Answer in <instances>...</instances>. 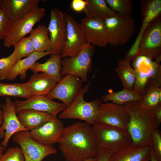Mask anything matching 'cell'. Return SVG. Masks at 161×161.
<instances>
[{"label": "cell", "instance_id": "6da1fadb", "mask_svg": "<svg viewBox=\"0 0 161 161\" xmlns=\"http://www.w3.org/2000/svg\"><path fill=\"white\" fill-rule=\"evenodd\" d=\"M58 143L66 161H85L95 157L98 152L92 126L85 122L64 128Z\"/></svg>", "mask_w": 161, "mask_h": 161}, {"label": "cell", "instance_id": "7a4b0ae2", "mask_svg": "<svg viewBox=\"0 0 161 161\" xmlns=\"http://www.w3.org/2000/svg\"><path fill=\"white\" fill-rule=\"evenodd\" d=\"M129 115L127 130L132 142L151 146V137L158 126L152 109L143 105L140 101L127 103L124 105Z\"/></svg>", "mask_w": 161, "mask_h": 161}, {"label": "cell", "instance_id": "3957f363", "mask_svg": "<svg viewBox=\"0 0 161 161\" xmlns=\"http://www.w3.org/2000/svg\"><path fill=\"white\" fill-rule=\"evenodd\" d=\"M92 125L98 151L113 154L132 142L127 130L96 122Z\"/></svg>", "mask_w": 161, "mask_h": 161}, {"label": "cell", "instance_id": "277c9868", "mask_svg": "<svg viewBox=\"0 0 161 161\" xmlns=\"http://www.w3.org/2000/svg\"><path fill=\"white\" fill-rule=\"evenodd\" d=\"M132 61V65L135 72L133 90L143 96L151 87H161L160 63L142 55H137Z\"/></svg>", "mask_w": 161, "mask_h": 161}, {"label": "cell", "instance_id": "5b68a950", "mask_svg": "<svg viewBox=\"0 0 161 161\" xmlns=\"http://www.w3.org/2000/svg\"><path fill=\"white\" fill-rule=\"evenodd\" d=\"M90 83L89 82L81 88L71 103L58 115L59 119H79L90 125L95 122L99 108L102 103L99 99L90 102L84 100V95L88 92Z\"/></svg>", "mask_w": 161, "mask_h": 161}, {"label": "cell", "instance_id": "8992f818", "mask_svg": "<svg viewBox=\"0 0 161 161\" xmlns=\"http://www.w3.org/2000/svg\"><path fill=\"white\" fill-rule=\"evenodd\" d=\"M108 34L109 44L114 46L126 44L136 30L135 21L131 16L116 14L104 19Z\"/></svg>", "mask_w": 161, "mask_h": 161}, {"label": "cell", "instance_id": "52a82bcc", "mask_svg": "<svg viewBox=\"0 0 161 161\" xmlns=\"http://www.w3.org/2000/svg\"><path fill=\"white\" fill-rule=\"evenodd\" d=\"M95 51V46L88 44L77 55L62 59L61 76L73 75L80 78L83 82L87 83L88 73L92 69V60Z\"/></svg>", "mask_w": 161, "mask_h": 161}, {"label": "cell", "instance_id": "ba28073f", "mask_svg": "<svg viewBox=\"0 0 161 161\" xmlns=\"http://www.w3.org/2000/svg\"><path fill=\"white\" fill-rule=\"evenodd\" d=\"M45 11L44 8L37 6L18 20L12 23L4 40V45L8 48L14 46L30 33L34 25L44 17Z\"/></svg>", "mask_w": 161, "mask_h": 161}, {"label": "cell", "instance_id": "9c48e42d", "mask_svg": "<svg viewBox=\"0 0 161 161\" xmlns=\"http://www.w3.org/2000/svg\"><path fill=\"white\" fill-rule=\"evenodd\" d=\"M138 54L159 63L161 61V15L153 20L144 32L138 46Z\"/></svg>", "mask_w": 161, "mask_h": 161}, {"label": "cell", "instance_id": "30bf717a", "mask_svg": "<svg viewBox=\"0 0 161 161\" xmlns=\"http://www.w3.org/2000/svg\"><path fill=\"white\" fill-rule=\"evenodd\" d=\"M13 136V141L21 147L25 161H42L47 156L57 152L53 145H45L35 141L29 131L18 132Z\"/></svg>", "mask_w": 161, "mask_h": 161}, {"label": "cell", "instance_id": "8fae6325", "mask_svg": "<svg viewBox=\"0 0 161 161\" xmlns=\"http://www.w3.org/2000/svg\"><path fill=\"white\" fill-rule=\"evenodd\" d=\"M140 15L142 24L140 30L134 44L126 54L124 59L131 61L138 54V46L144 32L150 23L161 15V0L140 1Z\"/></svg>", "mask_w": 161, "mask_h": 161}, {"label": "cell", "instance_id": "7c38bea8", "mask_svg": "<svg viewBox=\"0 0 161 161\" xmlns=\"http://www.w3.org/2000/svg\"><path fill=\"white\" fill-rule=\"evenodd\" d=\"M47 28L53 52L61 54L64 48L67 35L65 14L62 11L56 8L51 10Z\"/></svg>", "mask_w": 161, "mask_h": 161}, {"label": "cell", "instance_id": "4fadbf2b", "mask_svg": "<svg viewBox=\"0 0 161 161\" xmlns=\"http://www.w3.org/2000/svg\"><path fill=\"white\" fill-rule=\"evenodd\" d=\"M129 119L124 105L107 102L100 105L95 122L127 130Z\"/></svg>", "mask_w": 161, "mask_h": 161}, {"label": "cell", "instance_id": "5bb4252c", "mask_svg": "<svg viewBox=\"0 0 161 161\" xmlns=\"http://www.w3.org/2000/svg\"><path fill=\"white\" fill-rule=\"evenodd\" d=\"M83 36L89 44L101 47L109 44L104 19L86 16L80 24Z\"/></svg>", "mask_w": 161, "mask_h": 161}, {"label": "cell", "instance_id": "9a60e30c", "mask_svg": "<svg viewBox=\"0 0 161 161\" xmlns=\"http://www.w3.org/2000/svg\"><path fill=\"white\" fill-rule=\"evenodd\" d=\"M67 35L64 48L61 53L62 58L75 56L88 44L82 32L80 24L71 16L65 14Z\"/></svg>", "mask_w": 161, "mask_h": 161}, {"label": "cell", "instance_id": "2e32d148", "mask_svg": "<svg viewBox=\"0 0 161 161\" xmlns=\"http://www.w3.org/2000/svg\"><path fill=\"white\" fill-rule=\"evenodd\" d=\"M83 82L77 76L66 75L62 77L47 96L52 100H60L67 107L71 103L82 87Z\"/></svg>", "mask_w": 161, "mask_h": 161}, {"label": "cell", "instance_id": "e0dca14e", "mask_svg": "<svg viewBox=\"0 0 161 161\" xmlns=\"http://www.w3.org/2000/svg\"><path fill=\"white\" fill-rule=\"evenodd\" d=\"M14 103L16 114L23 110L30 109L57 116L66 107L64 103L55 102L47 96H33L25 100H16Z\"/></svg>", "mask_w": 161, "mask_h": 161}, {"label": "cell", "instance_id": "ac0fdd59", "mask_svg": "<svg viewBox=\"0 0 161 161\" xmlns=\"http://www.w3.org/2000/svg\"><path fill=\"white\" fill-rule=\"evenodd\" d=\"M3 123L1 128L5 132L4 138L0 144L6 150L11 137L16 133L20 131H29L20 123L16 113L14 102L9 97L5 98L2 105Z\"/></svg>", "mask_w": 161, "mask_h": 161}, {"label": "cell", "instance_id": "d6986e66", "mask_svg": "<svg viewBox=\"0 0 161 161\" xmlns=\"http://www.w3.org/2000/svg\"><path fill=\"white\" fill-rule=\"evenodd\" d=\"M64 129L62 121L57 116H54L40 127L29 133L32 138L40 143L52 146L58 143Z\"/></svg>", "mask_w": 161, "mask_h": 161}, {"label": "cell", "instance_id": "ffe728a7", "mask_svg": "<svg viewBox=\"0 0 161 161\" xmlns=\"http://www.w3.org/2000/svg\"><path fill=\"white\" fill-rule=\"evenodd\" d=\"M40 1V0H0V7L12 23L37 6Z\"/></svg>", "mask_w": 161, "mask_h": 161}, {"label": "cell", "instance_id": "44dd1931", "mask_svg": "<svg viewBox=\"0 0 161 161\" xmlns=\"http://www.w3.org/2000/svg\"><path fill=\"white\" fill-rule=\"evenodd\" d=\"M151 153V147L131 143L113 154L109 161H149Z\"/></svg>", "mask_w": 161, "mask_h": 161}, {"label": "cell", "instance_id": "7402d4cb", "mask_svg": "<svg viewBox=\"0 0 161 161\" xmlns=\"http://www.w3.org/2000/svg\"><path fill=\"white\" fill-rule=\"evenodd\" d=\"M17 114L21 123L29 131L40 127L55 116L30 109L22 110Z\"/></svg>", "mask_w": 161, "mask_h": 161}, {"label": "cell", "instance_id": "603a6c76", "mask_svg": "<svg viewBox=\"0 0 161 161\" xmlns=\"http://www.w3.org/2000/svg\"><path fill=\"white\" fill-rule=\"evenodd\" d=\"M53 52H35L25 58L17 61L8 72L5 79L13 80L19 75L21 79H24L27 70L30 69L37 61Z\"/></svg>", "mask_w": 161, "mask_h": 161}, {"label": "cell", "instance_id": "cb8c5ba5", "mask_svg": "<svg viewBox=\"0 0 161 161\" xmlns=\"http://www.w3.org/2000/svg\"><path fill=\"white\" fill-rule=\"evenodd\" d=\"M57 82L43 73H34L25 83L34 96H47Z\"/></svg>", "mask_w": 161, "mask_h": 161}, {"label": "cell", "instance_id": "d4e9b609", "mask_svg": "<svg viewBox=\"0 0 161 161\" xmlns=\"http://www.w3.org/2000/svg\"><path fill=\"white\" fill-rule=\"evenodd\" d=\"M44 63H35L30 69L34 73L41 72L50 76L58 82L62 77L60 72L61 68L62 57L61 54L53 52Z\"/></svg>", "mask_w": 161, "mask_h": 161}, {"label": "cell", "instance_id": "484cf974", "mask_svg": "<svg viewBox=\"0 0 161 161\" xmlns=\"http://www.w3.org/2000/svg\"><path fill=\"white\" fill-rule=\"evenodd\" d=\"M30 33L29 37L32 43L35 52H53L48 28L45 25H38L36 28L33 29Z\"/></svg>", "mask_w": 161, "mask_h": 161}, {"label": "cell", "instance_id": "4316f807", "mask_svg": "<svg viewBox=\"0 0 161 161\" xmlns=\"http://www.w3.org/2000/svg\"><path fill=\"white\" fill-rule=\"evenodd\" d=\"M86 5L83 12L87 17L105 19L116 13L107 5L105 0H86Z\"/></svg>", "mask_w": 161, "mask_h": 161}, {"label": "cell", "instance_id": "83f0119b", "mask_svg": "<svg viewBox=\"0 0 161 161\" xmlns=\"http://www.w3.org/2000/svg\"><path fill=\"white\" fill-rule=\"evenodd\" d=\"M115 71L122 83L123 89L132 90L135 80V72L130 62L124 59H119Z\"/></svg>", "mask_w": 161, "mask_h": 161}, {"label": "cell", "instance_id": "f1b7e54d", "mask_svg": "<svg viewBox=\"0 0 161 161\" xmlns=\"http://www.w3.org/2000/svg\"><path fill=\"white\" fill-rule=\"evenodd\" d=\"M142 98V96L133 90L123 89L118 92H110L103 96L102 99L106 103L111 101L114 104L123 105L129 102L141 101Z\"/></svg>", "mask_w": 161, "mask_h": 161}, {"label": "cell", "instance_id": "f546056e", "mask_svg": "<svg viewBox=\"0 0 161 161\" xmlns=\"http://www.w3.org/2000/svg\"><path fill=\"white\" fill-rule=\"evenodd\" d=\"M25 83H0V96L28 99L33 96Z\"/></svg>", "mask_w": 161, "mask_h": 161}, {"label": "cell", "instance_id": "4dcf8cb0", "mask_svg": "<svg viewBox=\"0 0 161 161\" xmlns=\"http://www.w3.org/2000/svg\"><path fill=\"white\" fill-rule=\"evenodd\" d=\"M108 6L115 13L125 16H131L133 3L131 0H105Z\"/></svg>", "mask_w": 161, "mask_h": 161}, {"label": "cell", "instance_id": "1f68e13d", "mask_svg": "<svg viewBox=\"0 0 161 161\" xmlns=\"http://www.w3.org/2000/svg\"><path fill=\"white\" fill-rule=\"evenodd\" d=\"M140 102L144 106L151 109L161 103V88L151 87L143 96Z\"/></svg>", "mask_w": 161, "mask_h": 161}, {"label": "cell", "instance_id": "d6a6232c", "mask_svg": "<svg viewBox=\"0 0 161 161\" xmlns=\"http://www.w3.org/2000/svg\"><path fill=\"white\" fill-rule=\"evenodd\" d=\"M14 46V51L18 60L29 56L35 52L32 43L29 36L21 38Z\"/></svg>", "mask_w": 161, "mask_h": 161}, {"label": "cell", "instance_id": "836d02e7", "mask_svg": "<svg viewBox=\"0 0 161 161\" xmlns=\"http://www.w3.org/2000/svg\"><path fill=\"white\" fill-rule=\"evenodd\" d=\"M18 60L15 52L9 56L0 59V80L5 79L7 74L12 66Z\"/></svg>", "mask_w": 161, "mask_h": 161}, {"label": "cell", "instance_id": "e575fe53", "mask_svg": "<svg viewBox=\"0 0 161 161\" xmlns=\"http://www.w3.org/2000/svg\"><path fill=\"white\" fill-rule=\"evenodd\" d=\"M150 141L152 153L158 161H161V134L158 128L152 134Z\"/></svg>", "mask_w": 161, "mask_h": 161}, {"label": "cell", "instance_id": "d590c367", "mask_svg": "<svg viewBox=\"0 0 161 161\" xmlns=\"http://www.w3.org/2000/svg\"><path fill=\"white\" fill-rule=\"evenodd\" d=\"M0 161H25L21 148L10 147L2 155Z\"/></svg>", "mask_w": 161, "mask_h": 161}, {"label": "cell", "instance_id": "8d00e7d4", "mask_svg": "<svg viewBox=\"0 0 161 161\" xmlns=\"http://www.w3.org/2000/svg\"><path fill=\"white\" fill-rule=\"evenodd\" d=\"M11 25L12 22L6 17L0 7V41L5 39Z\"/></svg>", "mask_w": 161, "mask_h": 161}, {"label": "cell", "instance_id": "74e56055", "mask_svg": "<svg viewBox=\"0 0 161 161\" xmlns=\"http://www.w3.org/2000/svg\"><path fill=\"white\" fill-rule=\"evenodd\" d=\"M86 4V0H73L71 2V6L74 11L81 12L83 11Z\"/></svg>", "mask_w": 161, "mask_h": 161}, {"label": "cell", "instance_id": "f35d334b", "mask_svg": "<svg viewBox=\"0 0 161 161\" xmlns=\"http://www.w3.org/2000/svg\"><path fill=\"white\" fill-rule=\"evenodd\" d=\"M153 114L156 120L158 127L161 123V103H160L152 108Z\"/></svg>", "mask_w": 161, "mask_h": 161}, {"label": "cell", "instance_id": "ab89813d", "mask_svg": "<svg viewBox=\"0 0 161 161\" xmlns=\"http://www.w3.org/2000/svg\"><path fill=\"white\" fill-rule=\"evenodd\" d=\"M112 154L110 152L98 151L96 161H109Z\"/></svg>", "mask_w": 161, "mask_h": 161}, {"label": "cell", "instance_id": "60d3db41", "mask_svg": "<svg viewBox=\"0 0 161 161\" xmlns=\"http://www.w3.org/2000/svg\"><path fill=\"white\" fill-rule=\"evenodd\" d=\"M2 105L0 102V139L3 140L4 138L5 132L1 128V126L3 123V112L1 109Z\"/></svg>", "mask_w": 161, "mask_h": 161}, {"label": "cell", "instance_id": "b9f144b4", "mask_svg": "<svg viewBox=\"0 0 161 161\" xmlns=\"http://www.w3.org/2000/svg\"><path fill=\"white\" fill-rule=\"evenodd\" d=\"M149 161H158L152 152Z\"/></svg>", "mask_w": 161, "mask_h": 161}, {"label": "cell", "instance_id": "7bdbcfd3", "mask_svg": "<svg viewBox=\"0 0 161 161\" xmlns=\"http://www.w3.org/2000/svg\"><path fill=\"white\" fill-rule=\"evenodd\" d=\"M4 151V148L0 144V159L2 155L3 154V152Z\"/></svg>", "mask_w": 161, "mask_h": 161}, {"label": "cell", "instance_id": "ee69618b", "mask_svg": "<svg viewBox=\"0 0 161 161\" xmlns=\"http://www.w3.org/2000/svg\"><path fill=\"white\" fill-rule=\"evenodd\" d=\"M96 156L93 158H90L87 160H86L85 161H96Z\"/></svg>", "mask_w": 161, "mask_h": 161}, {"label": "cell", "instance_id": "f6af8a7d", "mask_svg": "<svg viewBox=\"0 0 161 161\" xmlns=\"http://www.w3.org/2000/svg\"><path fill=\"white\" fill-rule=\"evenodd\" d=\"M149 161H150V160H149Z\"/></svg>", "mask_w": 161, "mask_h": 161}]
</instances>
